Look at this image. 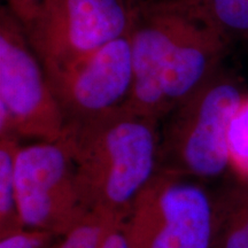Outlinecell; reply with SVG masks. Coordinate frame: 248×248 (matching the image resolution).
I'll return each instance as SVG.
<instances>
[{
    "mask_svg": "<svg viewBox=\"0 0 248 248\" xmlns=\"http://www.w3.org/2000/svg\"><path fill=\"white\" fill-rule=\"evenodd\" d=\"M159 121L121 105L66 122L59 139L75 166L83 206L124 223L159 166Z\"/></svg>",
    "mask_w": 248,
    "mask_h": 248,
    "instance_id": "1",
    "label": "cell"
},
{
    "mask_svg": "<svg viewBox=\"0 0 248 248\" xmlns=\"http://www.w3.org/2000/svg\"><path fill=\"white\" fill-rule=\"evenodd\" d=\"M245 95L234 76L217 71L163 119L157 168L204 179L230 168L229 129Z\"/></svg>",
    "mask_w": 248,
    "mask_h": 248,
    "instance_id": "2",
    "label": "cell"
},
{
    "mask_svg": "<svg viewBox=\"0 0 248 248\" xmlns=\"http://www.w3.org/2000/svg\"><path fill=\"white\" fill-rule=\"evenodd\" d=\"M137 4L138 0H43L23 28L47 74L129 35Z\"/></svg>",
    "mask_w": 248,
    "mask_h": 248,
    "instance_id": "3",
    "label": "cell"
},
{
    "mask_svg": "<svg viewBox=\"0 0 248 248\" xmlns=\"http://www.w3.org/2000/svg\"><path fill=\"white\" fill-rule=\"evenodd\" d=\"M216 210L201 186L157 168L123 223L131 248H212Z\"/></svg>",
    "mask_w": 248,
    "mask_h": 248,
    "instance_id": "4",
    "label": "cell"
},
{
    "mask_svg": "<svg viewBox=\"0 0 248 248\" xmlns=\"http://www.w3.org/2000/svg\"><path fill=\"white\" fill-rule=\"evenodd\" d=\"M64 116L23 24L0 9V136L58 141Z\"/></svg>",
    "mask_w": 248,
    "mask_h": 248,
    "instance_id": "5",
    "label": "cell"
},
{
    "mask_svg": "<svg viewBox=\"0 0 248 248\" xmlns=\"http://www.w3.org/2000/svg\"><path fill=\"white\" fill-rule=\"evenodd\" d=\"M15 187L24 229L60 237L90 213L80 201L75 166L60 140L21 147Z\"/></svg>",
    "mask_w": 248,
    "mask_h": 248,
    "instance_id": "6",
    "label": "cell"
},
{
    "mask_svg": "<svg viewBox=\"0 0 248 248\" xmlns=\"http://www.w3.org/2000/svg\"><path fill=\"white\" fill-rule=\"evenodd\" d=\"M64 121L119 107L133 84L131 36L113 40L70 66L46 74Z\"/></svg>",
    "mask_w": 248,
    "mask_h": 248,
    "instance_id": "7",
    "label": "cell"
},
{
    "mask_svg": "<svg viewBox=\"0 0 248 248\" xmlns=\"http://www.w3.org/2000/svg\"><path fill=\"white\" fill-rule=\"evenodd\" d=\"M193 9L192 0H138L131 36L133 84L123 104L138 115L163 120L159 80L167 54Z\"/></svg>",
    "mask_w": 248,
    "mask_h": 248,
    "instance_id": "8",
    "label": "cell"
},
{
    "mask_svg": "<svg viewBox=\"0 0 248 248\" xmlns=\"http://www.w3.org/2000/svg\"><path fill=\"white\" fill-rule=\"evenodd\" d=\"M16 136H0V238L23 230L15 187V166L21 150Z\"/></svg>",
    "mask_w": 248,
    "mask_h": 248,
    "instance_id": "9",
    "label": "cell"
},
{
    "mask_svg": "<svg viewBox=\"0 0 248 248\" xmlns=\"http://www.w3.org/2000/svg\"><path fill=\"white\" fill-rule=\"evenodd\" d=\"M229 39L248 38V0H193Z\"/></svg>",
    "mask_w": 248,
    "mask_h": 248,
    "instance_id": "10",
    "label": "cell"
},
{
    "mask_svg": "<svg viewBox=\"0 0 248 248\" xmlns=\"http://www.w3.org/2000/svg\"><path fill=\"white\" fill-rule=\"evenodd\" d=\"M122 224L110 217L90 212L66 234L57 237L59 239L49 248H99L105 237Z\"/></svg>",
    "mask_w": 248,
    "mask_h": 248,
    "instance_id": "11",
    "label": "cell"
},
{
    "mask_svg": "<svg viewBox=\"0 0 248 248\" xmlns=\"http://www.w3.org/2000/svg\"><path fill=\"white\" fill-rule=\"evenodd\" d=\"M229 167L235 175L248 183V94L232 117L228 137Z\"/></svg>",
    "mask_w": 248,
    "mask_h": 248,
    "instance_id": "12",
    "label": "cell"
},
{
    "mask_svg": "<svg viewBox=\"0 0 248 248\" xmlns=\"http://www.w3.org/2000/svg\"><path fill=\"white\" fill-rule=\"evenodd\" d=\"M54 238L57 237L48 232L23 229L1 238L0 248H49Z\"/></svg>",
    "mask_w": 248,
    "mask_h": 248,
    "instance_id": "13",
    "label": "cell"
},
{
    "mask_svg": "<svg viewBox=\"0 0 248 248\" xmlns=\"http://www.w3.org/2000/svg\"><path fill=\"white\" fill-rule=\"evenodd\" d=\"M5 1L12 13L24 24L35 15L43 0H5Z\"/></svg>",
    "mask_w": 248,
    "mask_h": 248,
    "instance_id": "14",
    "label": "cell"
},
{
    "mask_svg": "<svg viewBox=\"0 0 248 248\" xmlns=\"http://www.w3.org/2000/svg\"><path fill=\"white\" fill-rule=\"evenodd\" d=\"M99 248H131L123 231V224L111 230L102 241Z\"/></svg>",
    "mask_w": 248,
    "mask_h": 248,
    "instance_id": "15",
    "label": "cell"
},
{
    "mask_svg": "<svg viewBox=\"0 0 248 248\" xmlns=\"http://www.w3.org/2000/svg\"><path fill=\"white\" fill-rule=\"evenodd\" d=\"M247 215H248V200H247Z\"/></svg>",
    "mask_w": 248,
    "mask_h": 248,
    "instance_id": "16",
    "label": "cell"
}]
</instances>
